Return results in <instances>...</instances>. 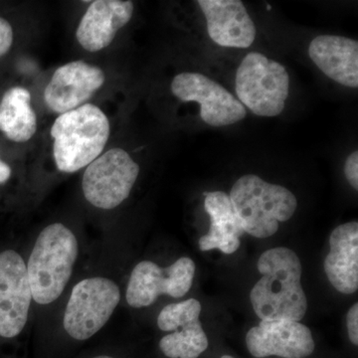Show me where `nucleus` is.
Listing matches in <instances>:
<instances>
[{
    "label": "nucleus",
    "mask_w": 358,
    "mask_h": 358,
    "mask_svg": "<svg viewBox=\"0 0 358 358\" xmlns=\"http://www.w3.org/2000/svg\"><path fill=\"white\" fill-rule=\"evenodd\" d=\"M121 301V289L105 277L86 278L76 284L66 305L63 327L71 338L85 341L108 324Z\"/></svg>",
    "instance_id": "obj_8"
},
{
    "label": "nucleus",
    "mask_w": 358,
    "mask_h": 358,
    "mask_svg": "<svg viewBox=\"0 0 358 358\" xmlns=\"http://www.w3.org/2000/svg\"><path fill=\"white\" fill-rule=\"evenodd\" d=\"M221 358H235V357H231V355H223V357Z\"/></svg>",
    "instance_id": "obj_25"
},
{
    "label": "nucleus",
    "mask_w": 358,
    "mask_h": 358,
    "mask_svg": "<svg viewBox=\"0 0 358 358\" xmlns=\"http://www.w3.org/2000/svg\"><path fill=\"white\" fill-rule=\"evenodd\" d=\"M345 176L352 188L358 190V152L355 150L345 160Z\"/></svg>",
    "instance_id": "obj_22"
},
{
    "label": "nucleus",
    "mask_w": 358,
    "mask_h": 358,
    "mask_svg": "<svg viewBox=\"0 0 358 358\" xmlns=\"http://www.w3.org/2000/svg\"><path fill=\"white\" fill-rule=\"evenodd\" d=\"M15 32L10 21L0 16V58L6 56L13 49Z\"/></svg>",
    "instance_id": "obj_21"
},
{
    "label": "nucleus",
    "mask_w": 358,
    "mask_h": 358,
    "mask_svg": "<svg viewBox=\"0 0 358 358\" xmlns=\"http://www.w3.org/2000/svg\"><path fill=\"white\" fill-rule=\"evenodd\" d=\"M257 267L262 278L250 292V301L259 319L301 322L307 313L308 300L296 252L286 247L267 250Z\"/></svg>",
    "instance_id": "obj_2"
},
{
    "label": "nucleus",
    "mask_w": 358,
    "mask_h": 358,
    "mask_svg": "<svg viewBox=\"0 0 358 358\" xmlns=\"http://www.w3.org/2000/svg\"><path fill=\"white\" fill-rule=\"evenodd\" d=\"M246 345L257 358H306L315 348L310 329L294 320H261L247 334Z\"/></svg>",
    "instance_id": "obj_14"
},
{
    "label": "nucleus",
    "mask_w": 358,
    "mask_h": 358,
    "mask_svg": "<svg viewBox=\"0 0 358 358\" xmlns=\"http://www.w3.org/2000/svg\"><path fill=\"white\" fill-rule=\"evenodd\" d=\"M113 128L109 113L96 102L59 115L47 133V159L58 173L84 171L107 150Z\"/></svg>",
    "instance_id": "obj_1"
},
{
    "label": "nucleus",
    "mask_w": 358,
    "mask_h": 358,
    "mask_svg": "<svg viewBox=\"0 0 358 358\" xmlns=\"http://www.w3.org/2000/svg\"><path fill=\"white\" fill-rule=\"evenodd\" d=\"M173 95L181 102L200 105V117L211 127H226L246 117V108L227 89L197 72H181L171 84Z\"/></svg>",
    "instance_id": "obj_10"
},
{
    "label": "nucleus",
    "mask_w": 358,
    "mask_h": 358,
    "mask_svg": "<svg viewBox=\"0 0 358 358\" xmlns=\"http://www.w3.org/2000/svg\"><path fill=\"white\" fill-rule=\"evenodd\" d=\"M134 13V3L129 0L89 2L75 30L77 44L88 53L106 50L131 22Z\"/></svg>",
    "instance_id": "obj_13"
},
{
    "label": "nucleus",
    "mask_w": 358,
    "mask_h": 358,
    "mask_svg": "<svg viewBox=\"0 0 358 358\" xmlns=\"http://www.w3.org/2000/svg\"><path fill=\"white\" fill-rule=\"evenodd\" d=\"M235 92L239 102L253 114L277 117L284 110L289 96L288 71L278 61L259 52H251L238 67Z\"/></svg>",
    "instance_id": "obj_5"
},
{
    "label": "nucleus",
    "mask_w": 358,
    "mask_h": 358,
    "mask_svg": "<svg viewBox=\"0 0 358 358\" xmlns=\"http://www.w3.org/2000/svg\"><path fill=\"white\" fill-rule=\"evenodd\" d=\"M201 303L195 299L171 303L162 308L157 327L173 331L159 341L160 352L169 358H199L208 348L209 341L199 317Z\"/></svg>",
    "instance_id": "obj_12"
},
{
    "label": "nucleus",
    "mask_w": 358,
    "mask_h": 358,
    "mask_svg": "<svg viewBox=\"0 0 358 358\" xmlns=\"http://www.w3.org/2000/svg\"><path fill=\"white\" fill-rule=\"evenodd\" d=\"M33 301L26 264L14 250L0 252V338H17L29 317Z\"/></svg>",
    "instance_id": "obj_11"
},
{
    "label": "nucleus",
    "mask_w": 358,
    "mask_h": 358,
    "mask_svg": "<svg viewBox=\"0 0 358 358\" xmlns=\"http://www.w3.org/2000/svg\"><path fill=\"white\" fill-rule=\"evenodd\" d=\"M91 358H115V357H113V355H95V357H93Z\"/></svg>",
    "instance_id": "obj_24"
},
{
    "label": "nucleus",
    "mask_w": 358,
    "mask_h": 358,
    "mask_svg": "<svg viewBox=\"0 0 358 358\" xmlns=\"http://www.w3.org/2000/svg\"><path fill=\"white\" fill-rule=\"evenodd\" d=\"M229 197L245 233L265 239L275 235L280 223L293 217L298 200L282 185L256 174H245L232 186Z\"/></svg>",
    "instance_id": "obj_4"
},
{
    "label": "nucleus",
    "mask_w": 358,
    "mask_h": 358,
    "mask_svg": "<svg viewBox=\"0 0 358 358\" xmlns=\"http://www.w3.org/2000/svg\"><path fill=\"white\" fill-rule=\"evenodd\" d=\"M348 338L353 345H358V303H355L346 315Z\"/></svg>",
    "instance_id": "obj_23"
},
{
    "label": "nucleus",
    "mask_w": 358,
    "mask_h": 358,
    "mask_svg": "<svg viewBox=\"0 0 358 358\" xmlns=\"http://www.w3.org/2000/svg\"><path fill=\"white\" fill-rule=\"evenodd\" d=\"M329 254L324 268L327 280L339 293L352 294L358 289V223L341 224L329 236Z\"/></svg>",
    "instance_id": "obj_18"
},
{
    "label": "nucleus",
    "mask_w": 358,
    "mask_h": 358,
    "mask_svg": "<svg viewBox=\"0 0 358 358\" xmlns=\"http://www.w3.org/2000/svg\"><path fill=\"white\" fill-rule=\"evenodd\" d=\"M195 263L188 257L179 258L166 268L152 261H141L129 277L126 300L131 308L150 307L159 296L183 298L192 289Z\"/></svg>",
    "instance_id": "obj_9"
},
{
    "label": "nucleus",
    "mask_w": 358,
    "mask_h": 358,
    "mask_svg": "<svg viewBox=\"0 0 358 358\" xmlns=\"http://www.w3.org/2000/svg\"><path fill=\"white\" fill-rule=\"evenodd\" d=\"M140 171V164L126 148H107L83 171L84 199L100 210H114L129 199Z\"/></svg>",
    "instance_id": "obj_6"
},
{
    "label": "nucleus",
    "mask_w": 358,
    "mask_h": 358,
    "mask_svg": "<svg viewBox=\"0 0 358 358\" xmlns=\"http://www.w3.org/2000/svg\"><path fill=\"white\" fill-rule=\"evenodd\" d=\"M212 41L228 48H249L255 41L257 28L240 0H199Z\"/></svg>",
    "instance_id": "obj_15"
},
{
    "label": "nucleus",
    "mask_w": 358,
    "mask_h": 358,
    "mask_svg": "<svg viewBox=\"0 0 358 358\" xmlns=\"http://www.w3.org/2000/svg\"><path fill=\"white\" fill-rule=\"evenodd\" d=\"M204 208L210 217V228L199 239L201 251L219 249L224 254L235 253L239 249L244 230L234 210L229 194L223 192L205 193Z\"/></svg>",
    "instance_id": "obj_19"
},
{
    "label": "nucleus",
    "mask_w": 358,
    "mask_h": 358,
    "mask_svg": "<svg viewBox=\"0 0 358 358\" xmlns=\"http://www.w3.org/2000/svg\"><path fill=\"white\" fill-rule=\"evenodd\" d=\"M308 56L326 76L336 83L358 87V42L339 35H320L310 42Z\"/></svg>",
    "instance_id": "obj_17"
},
{
    "label": "nucleus",
    "mask_w": 358,
    "mask_h": 358,
    "mask_svg": "<svg viewBox=\"0 0 358 358\" xmlns=\"http://www.w3.org/2000/svg\"><path fill=\"white\" fill-rule=\"evenodd\" d=\"M109 82L107 71L89 61L73 60L58 66L42 84L40 98L52 115L64 114L95 102Z\"/></svg>",
    "instance_id": "obj_7"
},
{
    "label": "nucleus",
    "mask_w": 358,
    "mask_h": 358,
    "mask_svg": "<svg viewBox=\"0 0 358 358\" xmlns=\"http://www.w3.org/2000/svg\"><path fill=\"white\" fill-rule=\"evenodd\" d=\"M78 255L76 235L64 224H49L39 233L26 265L35 303L47 306L60 298L72 277Z\"/></svg>",
    "instance_id": "obj_3"
},
{
    "label": "nucleus",
    "mask_w": 358,
    "mask_h": 358,
    "mask_svg": "<svg viewBox=\"0 0 358 358\" xmlns=\"http://www.w3.org/2000/svg\"><path fill=\"white\" fill-rule=\"evenodd\" d=\"M40 131L39 115L31 90L25 85L9 87L0 98V134L8 143L24 147Z\"/></svg>",
    "instance_id": "obj_16"
},
{
    "label": "nucleus",
    "mask_w": 358,
    "mask_h": 358,
    "mask_svg": "<svg viewBox=\"0 0 358 358\" xmlns=\"http://www.w3.org/2000/svg\"><path fill=\"white\" fill-rule=\"evenodd\" d=\"M27 181L26 164L0 145V204L18 196Z\"/></svg>",
    "instance_id": "obj_20"
}]
</instances>
